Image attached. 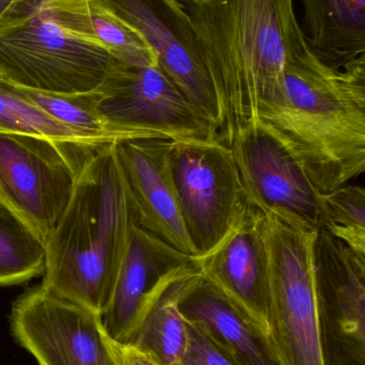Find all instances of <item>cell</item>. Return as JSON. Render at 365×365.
Returning <instances> with one entry per match:
<instances>
[{"label": "cell", "mask_w": 365, "mask_h": 365, "mask_svg": "<svg viewBox=\"0 0 365 365\" xmlns=\"http://www.w3.org/2000/svg\"><path fill=\"white\" fill-rule=\"evenodd\" d=\"M326 225L354 227L365 231V188L359 186L341 187L324 197Z\"/></svg>", "instance_id": "23"}, {"label": "cell", "mask_w": 365, "mask_h": 365, "mask_svg": "<svg viewBox=\"0 0 365 365\" xmlns=\"http://www.w3.org/2000/svg\"><path fill=\"white\" fill-rule=\"evenodd\" d=\"M270 257L267 332L281 365H325L317 292L319 232L266 217Z\"/></svg>", "instance_id": "5"}, {"label": "cell", "mask_w": 365, "mask_h": 365, "mask_svg": "<svg viewBox=\"0 0 365 365\" xmlns=\"http://www.w3.org/2000/svg\"><path fill=\"white\" fill-rule=\"evenodd\" d=\"M179 306L189 324L203 330L238 364L281 365L267 330L202 272L186 281Z\"/></svg>", "instance_id": "16"}, {"label": "cell", "mask_w": 365, "mask_h": 365, "mask_svg": "<svg viewBox=\"0 0 365 365\" xmlns=\"http://www.w3.org/2000/svg\"><path fill=\"white\" fill-rule=\"evenodd\" d=\"M90 98L109 126L133 138L218 140L215 124L158 63L119 61Z\"/></svg>", "instance_id": "7"}, {"label": "cell", "mask_w": 365, "mask_h": 365, "mask_svg": "<svg viewBox=\"0 0 365 365\" xmlns=\"http://www.w3.org/2000/svg\"><path fill=\"white\" fill-rule=\"evenodd\" d=\"M259 120L289 145L319 195L365 173V109L309 44L289 56L284 98L264 107Z\"/></svg>", "instance_id": "3"}, {"label": "cell", "mask_w": 365, "mask_h": 365, "mask_svg": "<svg viewBox=\"0 0 365 365\" xmlns=\"http://www.w3.org/2000/svg\"><path fill=\"white\" fill-rule=\"evenodd\" d=\"M307 42L319 61L339 72L365 55V0H300Z\"/></svg>", "instance_id": "17"}, {"label": "cell", "mask_w": 365, "mask_h": 365, "mask_svg": "<svg viewBox=\"0 0 365 365\" xmlns=\"http://www.w3.org/2000/svg\"><path fill=\"white\" fill-rule=\"evenodd\" d=\"M115 345H117L120 365H162L147 354L135 349L132 345L119 344V343H115Z\"/></svg>", "instance_id": "27"}, {"label": "cell", "mask_w": 365, "mask_h": 365, "mask_svg": "<svg viewBox=\"0 0 365 365\" xmlns=\"http://www.w3.org/2000/svg\"><path fill=\"white\" fill-rule=\"evenodd\" d=\"M197 259L202 274L267 330L270 257L265 215L249 203L223 240Z\"/></svg>", "instance_id": "14"}, {"label": "cell", "mask_w": 365, "mask_h": 365, "mask_svg": "<svg viewBox=\"0 0 365 365\" xmlns=\"http://www.w3.org/2000/svg\"><path fill=\"white\" fill-rule=\"evenodd\" d=\"M325 365H365V280L353 251L327 227L315 247Z\"/></svg>", "instance_id": "12"}, {"label": "cell", "mask_w": 365, "mask_h": 365, "mask_svg": "<svg viewBox=\"0 0 365 365\" xmlns=\"http://www.w3.org/2000/svg\"><path fill=\"white\" fill-rule=\"evenodd\" d=\"M170 139L148 137L115 143V155L141 227L185 255L195 257L171 179Z\"/></svg>", "instance_id": "15"}, {"label": "cell", "mask_w": 365, "mask_h": 365, "mask_svg": "<svg viewBox=\"0 0 365 365\" xmlns=\"http://www.w3.org/2000/svg\"><path fill=\"white\" fill-rule=\"evenodd\" d=\"M101 147L0 134V202L46 242L68 207L81 168Z\"/></svg>", "instance_id": "6"}, {"label": "cell", "mask_w": 365, "mask_h": 365, "mask_svg": "<svg viewBox=\"0 0 365 365\" xmlns=\"http://www.w3.org/2000/svg\"><path fill=\"white\" fill-rule=\"evenodd\" d=\"M247 201L263 212L302 231L326 227L319 195L289 145L261 120L245 128L230 145Z\"/></svg>", "instance_id": "9"}, {"label": "cell", "mask_w": 365, "mask_h": 365, "mask_svg": "<svg viewBox=\"0 0 365 365\" xmlns=\"http://www.w3.org/2000/svg\"><path fill=\"white\" fill-rule=\"evenodd\" d=\"M23 0H0V34L19 23Z\"/></svg>", "instance_id": "28"}, {"label": "cell", "mask_w": 365, "mask_h": 365, "mask_svg": "<svg viewBox=\"0 0 365 365\" xmlns=\"http://www.w3.org/2000/svg\"><path fill=\"white\" fill-rule=\"evenodd\" d=\"M136 222L115 143L103 145L81 168L68 207L45 242L43 287L104 317Z\"/></svg>", "instance_id": "2"}, {"label": "cell", "mask_w": 365, "mask_h": 365, "mask_svg": "<svg viewBox=\"0 0 365 365\" xmlns=\"http://www.w3.org/2000/svg\"><path fill=\"white\" fill-rule=\"evenodd\" d=\"M167 158L197 259L231 231L249 202L232 150L220 141L170 139Z\"/></svg>", "instance_id": "8"}, {"label": "cell", "mask_w": 365, "mask_h": 365, "mask_svg": "<svg viewBox=\"0 0 365 365\" xmlns=\"http://www.w3.org/2000/svg\"><path fill=\"white\" fill-rule=\"evenodd\" d=\"M192 24L230 148L259 111L284 98L287 60L308 44L294 0H179Z\"/></svg>", "instance_id": "1"}, {"label": "cell", "mask_w": 365, "mask_h": 365, "mask_svg": "<svg viewBox=\"0 0 365 365\" xmlns=\"http://www.w3.org/2000/svg\"><path fill=\"white\" fill-rule=\"evenodd\" d=\"M45 268L44 240L0 202V287L28 282Z\"/></svg>", "instance_id": "20"}, {"label": "cell", "mask_w": 365, "mask_h": 365, "mask_svg": "<svg viewBox=\"0 0 365 365\" xmlns=\"http://www.w3.org/2000/svg\"><path fill=\"white\" fill-rule=\"evenodd\" d=\"M38 108L70 128L79 130L103 145L115 143L133 137L113 130L101 117L90 93L55 94L21 88Z\"/></svg>", "instance_id": "22"}, {"label": "cell", "mask_w": 365, "mask_h": 365, "mask_svg": "<svg viewBox=\"0 0 365 365\" xmlns=\"http://www.w3.org/2000/svg\"><path fill=\"white\" fill-rule=\"evenodd\" d=\"M49 15L73 34L108 48L119 61L130 66L158 63L145 38L101 0H44Z\"/></svg>", "instance_id": "18"}, {"label": "cell", "mask_w": 365, "mask_h": 365, "mask_svg": "<svg viewBox=\"0 0 365 365\" xmlns=\"http://www.w3.org/2000/svg\"><path fill=\"white\" fill-rule=\"evenodd\" d=\"M338 78L343 90L365 109V55L339 71Z\"/></svg>", "instance_id": "25"}, {"label": "cell", "mask_w": 365, "mask_h": 365, "mask_svg": "<svg viewBox=\"0 0 365 365\" xmlns=\"http://www.w3.org/2000/svg\"><path fill=\"white\" fill-rule=\"evenodd\" d=\"M200 272L197 257L135 223L110 304L103 317L108 336L115 343L128 344L162 292L175 279Z\"/></svg>", "instance_id": "13"}, {"label": "cell", "mask_w": 365, "mask_h": 365, "mask_svg": "<svg viewBox=\"0 0 365 365\" xmlns=\"http://www.w3.org/2000/svg\"><path fill=\"white\" fill-rule=\"evenodd\" d=\"M0 134L31 135L63 143L104 145L38 108L21 87L2 77H0Z\"/></svg>", "instance_id": "21"}, {"label": "cell", "mask_w": 365, "mask_h": 365, "mask_svg": "<svg viewBox=\"0 0 365 365\" xmlns=\"http://www.w3.org/2000/svg\"><path fill=\"white\" fill-rule=\"evenodd\" d=\"M199 274V272H197ZM195 274L173 280L152 304L128 345L162 365H178L188 346V322L180 310L185 283Z\"/></svg>", "instance_id": "19"}, {"label": "cell", "mask_w": 365, "mask_h": 365, "mask_svg": "<svg viewBox=\"0 0 365 365\" xmlns=\"http://www.w3.org/2000/svg\"><path fill=\"white\" fill-rule=\"evenodd\" d=\"M10 323L15 340L38 365H120L103 317L42 284L15 300Z\"/></svg>", "instance_id": "10"}, {"label": "cell", "mask_w": 365, "mask_h": 365, "mask_svg": "<svg viewBox=\"0 0 365 365\" xmlns=\"http://www.w3.org/2000/svg\"><path fill=\"white\" fill-rule=\"evenodd\" d=\"M140 34L158 66L215 124L219 104L197 45L192 24L179 0H101Z\"/></svg>", "instance_id": "11"}, {"label": "cell", "mask_w": 365, "mask_h": 365, "mask_svg": "<svg viewBox=\"0 0 365 365\" xmlns=\"http://www.w3.org/2000/svg\"><path fill=\"white\" fill-rule=\"evenodd\" d=\"M188 346L178 365H240L203 330L188 323Z\"/></svg>", "instance_id": "24"}, {"label": "cell", "mask_w": 365, "mask_h": 365, "mask_svg": "<svg viewBox=\"0 0 365 365\" xmlns=\"http://www.w3.org/2000/svg\"><path fill=\"white\" fill-rule=\"evenodd\" d=\"M43 1L23 0L21 21L0 34V77L46 93L96 91L119 60L57 23Z\"/></svg>", "instance_id": "4"}, {"label": "cell", "mask_w": 365, "mask_h": 365, "mask_svg": "<svg viewBox=\"0 0 365 365\" xmlns=\"http://www.w3.org/2000/svg\"><path fill=\"white\" fill-rule=\"evenodd\" d=\"M326 227L341 240H344L353 251L354 257L365 280V231L354 227L327 225Z\"/></svg>", "instance_id": "26"}]
</instances>
